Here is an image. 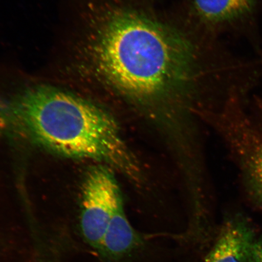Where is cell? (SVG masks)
<instances>
[{
	"label": "cell",
	"instance_id": "1",
	"mask_svg": "<svg viewBox=\"0 0 262 262\" xmlns=\"http://www.w3.org/2000/svg\"><path fill=\"white\" fill-rule=\"evenodd\" d=\"M189 33L148 3L96 0L77 42L76 70L126 99L171 103L206 83L212 71Z\"/></svg>",
	"mask_w": 262,
	"mask_h": 262
},
{
	"label": "cell",
	"instance_id": "2",
	"mask_svg": "<svg viewBox=\"0 0 262 262\" xmlns=\"http://www.w3.org/2000/svg\"><path fill=\"white\" fill-rule=\"evenodd\" d=\"M0 124L21 138L67 157L105 163L143 182L139 160L111 115L86 98L47 84L21 88L0 99Z\"/></svg>",
	"mask_w": 262,
	"mask_h": 262
},
{
	"label": "cell",
	"instance_id": "3",
	"mask_svg": "<svg viewBox=\"0 0 262 262\" xmlns=\"http://www.w3.org/2000/svg\"><path fill=\"white\" fill-rule=\"evenodd\" d=\"M209 118L233 157L248 198L262 207V102L248 108L234 98Z\"/></svg>",
	"mask_w": 262,
	"mask_h": 262
},
{
	"label": "cell",
	"instance_id": "4",
	"mask_svg": "<svg viewBox=\"0 0 262 262\" xmlns=\"http://www.w3.org/2000/svg\"><path fill=\"white\" fill-rule=\"evenodd\" d=\"M113 170L107 166L96 167L83 186L81 230L86 243L99 252L111 219L123 202Z\"/></svg>",
	"mask_w": 262,
	"mask_h": 262
},
{
	"label": "cell",
	"instance_id": "5",
	"mask_svg": "<svg viewBox=\"0 0 262 262\" xmlns=\"http://www.w3.org/2000/svg\"><path fill=\"white\" fill-rule=\"evenodd\" d=\"M254 232L243 217L229 219L202 262H250Z\"/></svg>",
	"mask_w": 262,
	"mask_h": 262
},
{
	"label": "cell",
	"instance_id": "6",
	"mask_svg": "<svg viewBox=\"0 0 262 262\" xmlns=\"http://www.w3.org/2000/svg\"><path fill=\"white\" fill-rule=\"evenodd\" d=\"M189 3L196 21L212 29L247 19L257 7V0H189Z\"/></svg>",
	"mask_w": 262,
	"mask_h": 262
},
{
	"label": "cell",
	"instance_id": "7",
	"mask_svg": "<svg viewBox=\"0 0 262 262\" xmlns=\"http://www.w3.org/2000/svg\"><path fill=\"white\" fill-rule=\"evenodd\" d=\"M143 242L142 235L131 225L123 203H121L108 225L100 253L111 262H120L138 251Z\"/></svg>",
	"mask_w": 262,
	"mask_h": 262
},
{
	"label": "cell",
	"instance_id": "8",
	"mask_svg": "<svg viewBox=\"0 0 262 262\" xmlns=\"http://www.w3.org/2000/svg\"><path fill=\"white\" fill-rule=\"evenodd\" d=\"M250 262H262V238L252 245Z\"/></svg>",
	"mask_w": 262,
	"mask_h": 262
}]
</instances>
